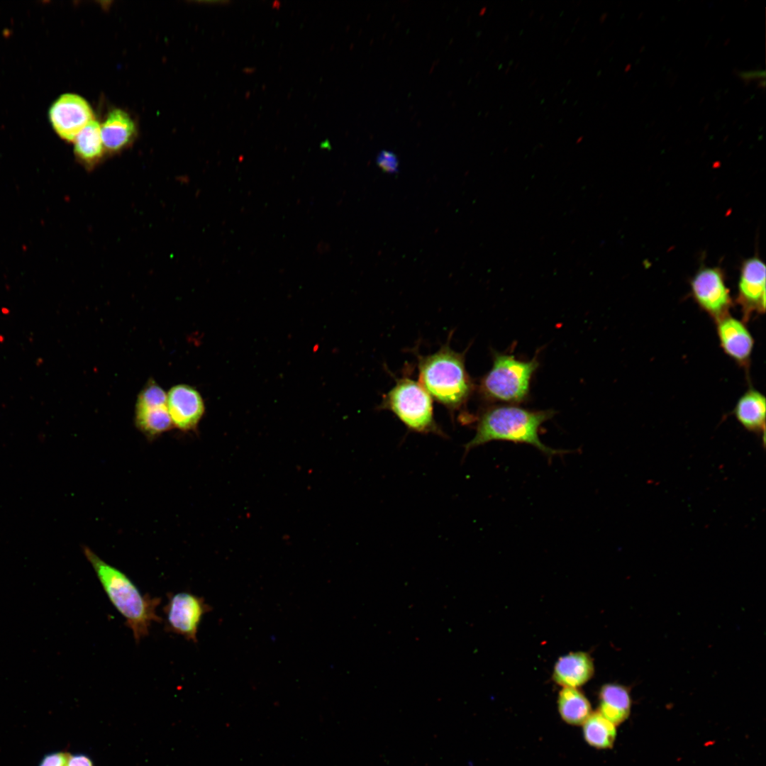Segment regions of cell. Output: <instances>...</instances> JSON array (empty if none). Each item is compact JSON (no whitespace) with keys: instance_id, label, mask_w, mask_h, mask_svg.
<instances>
[{"instance_id":"obj_1","label":"cell","mask_w":766,"mask_h":766,"mask_svg":"<svg viewBox=\"0 0 766 766\" xmlns=\"http://www.w3.org/2000/svg\"><path fill=\"white\" fill-rule=\"evenodd\" d=\"M554 414L553 410H529L515 404L487 407L477 418L474 436L464 446L465 454L494 440L530 445L550 458L567 453L550 448L540 439V426Z\"/></svg>"},{"instance_id":"obj_17","label":"cell","mask_w":766,"mask_h":766,"mask_svg":"<svg viewBox=\"0 0 766 766\" xmlns=\"http://www.w3.org/2000/svg\"><path fill=\"white\" fill-rule=\"evenodd\" d=\"M557 702L561 718L571 726H582L592 712L590 702L578 688L562 687Z\"/></svg>"},{"instance_id":"obj_2","label":"cell","mask_w":766,"mask_h":766,"mask_svg":"<svg viewBox=\"0 0 766 766\" xmlns=\"http://www.w3.org/2000/svg\"><path fill=\"white\" fill-rule=\"evenodd\" d=\"M84 555L109 601L125 619L135 642L149 634L152 622H162L156 609L160 599L143 594L133 581L122 571L99 557L90 548H83Z\"/></svg>"},{"instance_id":"obj_14","label":"cell","mask_w":766,"mask_h":766,"mask_svg":"<svg viewBox=\"0 0 766 766\" xmlns=\"http://www.w3.org/2000/svg\"><path fill=\"white\" fill-rule=\"evenodd\" d=\"M765 396L753 387L738 399L733 413L739 423L748 432L760 437L765 444Z\"/></svg>"},{"instance_id":"obj_8","label":"cell","mask_w":766,"mask_h":766,"mask_svg":"<svg viewBox=\"0 0 766 766\" xmlns=\"http://www.w3.org/2000/svg\"><path fill=\"white\" fill-rule=\"evenodd\" d=\"M135 416L137 428L148 437H156L173 426L167 394L154 380H149L139 393Z\"/></svg>"},{"instance_id":"obj_6","label":"cell","mask_w":766,"mask_h":766,"mask_svg":"<svg viewBox=\"0 0 766 766\" xmlns=\"http://www.w3.org/2000/svg\"><path fill=\"white\" fill-rule=\"evenodd\" d=\"M689 286L694 301L715 323L730 314L733 301L722 267L701 265Z\"/></svg>"},{"instance_id":"obj_13","label":"cell","mask_w":766,"mask_h":766,"mask_svg":"<svg viewBox=\"0 0 766 766\" xmlns=\"http://www.w3.org/2000/svg\"><path fill=\"white\" fill-rule=\"evenodd\" d=\"M594 672L593 660L588 653L571 652L557 659L553 679L562 687L578 688L592 677Z\"/></svg>"},{"instance_id":"obj_9","label":"cell","mask_w":766,"mask_h":766,"mask_svg":"<svg viewBox=\"0 0 766 766\" xmlns=\"http://www.w3.org/2000/svg\"><path fill=\"white\" fill-rule=\"evenodd\" d=\"M736 301L743 321L765 312V265L757 255L741 262Z\"/></svg>"},{"instance_id":"obj_7","label":"cell","mask_w":766,"mask_h":766,"mask_svg":"<svg viewBox=\"0 0 766 766\" xmlns=\"http://www.w3.org/2000/svg\"><path fill=\"white\" fill-rule=\"evenodd\" d=\"M210 611L203 597L185 592L171 594L164 607L166 629L196 643L201 621Z\"/></svg>"},{"instance_id":"obj_11","label":"cell","mask_w":766,"mask_h":766,"mask_svg":"<svg viewBox=\"0 0 766 766\" xmlns=\"http://www.w3.org/2000/svg\"><path fill=\"white\" fill-rule=\"evenodd\" d=\"M715 323L723 351L740 367L748 370L754 347V338L745 323L729 314Z\"/></svg>"},{"instance_id":"obj_16","label":"cell","mask_w":766,"mask_h":766,"mask_svg":"<svg viewBox=\"0 0 766 766\" xmlns=\"http://www.w3.org/2000/svg\"><path fill=\"white\" fill-rule=\"evenodd\" d=\"M631 703L629 689L619 684H606L599 692L598 711L616 726L628 719Z\"/></svg>"},{"instance_id":"obj_26","label":"cell","mask_w":766,"mask_h":766,"mask_svg":"<svg viewBox=\"0 0 766 766\" xmlns=\"http://www.w3.org/2000/svg\"><path fill=\"white\" fill-rule=\"evenodd\" d=\"M484 11H485V8L483 10L481 11V13L483 14L484 13Z\"/></svg>"},{"instance_id":"obj_18","label":"cell","mask_w":766,"mask_h":766,"mask_svg":"<svg viewBox=\"0 0 766 766\" xmlns=\"http://www.w3.org/2000/svg\"><path fill=\"white\" fill-rule=\"evenodd\" d=\"M74 153L87 166L91 167L102 157L104 147L101 135V126L92 119L77 135Z\"/></svg>"},{"instance_id":"obj_22","label":"cell","mask_w":766,"mask_h":766,"mask_svg":"<svg viewBox=\"0 0 766 766\" xmlns=\"http://www.w3.org/2000/svg\"><path fill=\"white\" fill-rule=\"evenodd\" d=\"M66 766H93L91 760L84 755H69Z\"/></svg>"},{"instance_id":"obj_10","label":"cell","mask_w":766,"mask_h":766,"mask_svg":"<svg viewBox=\"0 0 766 766\" xmlns=\"http://www.w3.org/2000/svg\"><path fill=\"white\" fill-rule=\"evenodd\" d=\"M49 118L57 134L67 141H74L94 119L89 103L82 96L71 93L61 95L53 102L49 110Z\"/></svg>"},{"instance_id":"obj_23","label":"cell","mask_w":766,"mask_h":766,"mask_svg":"<svg viewBox=\"0 0 766 766\" xmlns=\"http://www.w3.org/2000/svg\"><path fill=\"white\" fill-rule=\"evenodd\" d=\"M760 76H761V72H748V73L742 74L743 78L746 79H750V77H753L756 78V77H759Z\"/></svg>"},{"instance_id":"obj_24","label":"cell","mask_w":766,"mask_h":766,"mask_svg":"<svg viewBox=\"0 0 766 766\" xmlns=\"http://www.w3.org/2000/svg\"><path fill=\"white\" fill-rule=\"evenodd\" d=\"M607 15H608V14H607L606 13H603V14H602V15H601V16H600V18H599V22H600V23H604V22L605 21V20L606 19Z\"/></svg>"},{"instance_id":"obj_21","label":"cell","mask_w":766,"mask_h":766,"mask_svg":"<svg viewBox=\"0 0 766 766\" xmlns=\"http://www.w3.org/2000/svg\"><path fill=\"white\" fill-rule=\"evenodd\" d=\"M69 754L55 752L45 755L39 766H66Z\"/></svg>"},{"instance_id":"obj_20","label":"cell","mask_w":766,"mask_h":766,"mask_svg":"<svg viewBox=\"0 0 766 766\" xmlns=\"http://www.w3.org/2000/svg\"><path fill=\"white\" fill-rule=\"evenodd\" d=\"M376 163L383 172L389 174L396 173L399 170L398 157L390 150H381L377 155Z\"/></svg>"},{"instance_id":"obj_19","label":"cell","mask_w":766,"mask_h":766,"mask_svg":"<svg viewBox=\"0 0 766 766\" xmlns=\"http://www.w3.org/2000/svg\"><path fill=\"white\" fill-rule=\"evenodd\" d=\"M584 740L596 749L612 748L616 738V726L598 711L592 712L582 725Z\"/></svg>"},{"instance_id":"obj_5","label":"cell","mask_w":766,"mask_h":766,"mask_svg":"<svg viewBox=\"0 0 766 766\" xmlns=\"http://www.w3.org/2000/svg\"><path fill=\"white\" fill-rule=\"evenodd\" d=\"M379 409L392 411L411 431L446 437L435 420L431 396L410 378L398 379L383 396Z\"/></svg>"},{"instance_id":"obj_3","label":"cell","mask_w":766,"mask_h":766,"mask_svg":"<svg viewBox=\"0 0 766 766\" xmlns=\"http://www.w3.org/2000/svg\"><path fill=\"white\" fill-rule=\"evenodd\" d=\"M465 354L452 350L448 342L437 352L418 357L419 383L450 413L465 405L474 389Z\"/></svg>"},{"instance_id":"obj_25","label":"cell","mask_w":766,"mask_h":766,"mask_svg":"<svg viewBox=\"0 0 766 766\" xmlns=\"http://www.w3.org/2000/svg\"><path fill=\"white\" fill-rule=\"evenodd\" d=\"M582 138H583L582 136H580L579 138H578L577 140V143H580V141L582 140Z\"/></svg>"},{"instance_id":"obj_12","label":"cell","mask_w":766,"mask_h":766,"mask_svg":"<svg viewBox=\"0 0 766 766\" xmlns=\"http://www.w3.org/2000/svg\"><path fill=\"white\" fill-rule=\"evenodd\" d=\"M167 402L173 426L182 431L194 430L205 410L200 393L187 384L172 387L167 394Z\"/></svg>"},{"instance_id":"obj_15","label":"cell","mask_w":766,"mask_h":766,"mask_svg":"<svg viewBox=\"0 0 766 766\" xmlns=\"http://www.w3.org/2000/svg\"><path fill=\"white\" fill-rule=\"evenodd\" d=\"M135 131V125L126 112L121 109L111 111L101 126L104 148L110 152L122 150L132 141Z\"/></svg>"},{"instance_id":"obj_4","label":"cell","mask_w":766,"mask_h":766,"mask_svg":"<svg viewBox=\"0 0 766 766\" xmlns=\"http://www.w3.org/2000/svg\"><path fill=\"white\" fill-rule=\"evenodd\" d=\"M538 365L536 357L523 361L513 355L494 353L492 368L479 382L480 396L487 401L512 404L526 401L531 377Z\"/></svg>"}]
</instances>
